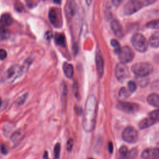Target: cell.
<instances>
[{
	"mask_svg": "<svg viewBox=\"0 0 159 159\" xmlns=\"http://www.w3.org/2000/svg\"><path fill=\"white\" fill-rule=\"evenodd\" d=\"M148 116L150 117H151L152 118H153V119H155L157 122H158V110H155V111H153L151 112H150L148 114Z\"/></svg>",
	"mask_w": 159,
	"mask_h": 159,
	"instance_id": "29",
	"label": "cell"
},
{
	"mask_svg": "<svg viewBox=\"0 0 159 159\" xmlns=\"http://www.w3.org/2000/svg\"><path fill=\"white\" fill-rule=\"evenodd\" d=\"M131 70L137 76L145 77L152 73L153 66L148 63H137L132 65Z\"/></svg>",
	"mask_w": 159,
	"mask_h": 159,
	"instance_id": "2",
	"label": "cell"
},
{
	"mask_svg": "<svg viewBox=\"0 0 159 159\" xmlns=\"http://www.w3.org/2000/svg\"><path fill=\"white\" fill-rule=\"evenodd\" d=\"M137 89V84L133 81H130L127 83V89L130 93H134Z\"/></svg>",
	"mask_w": 159,
	"mask_h": 159,
	"instance_id": "25",
	"label": "cell"
},
{
	"mask_svg": "<svg viewBox=\"0 0 159 159\" xmlns=\"http://www.w3.org/2000/svg\"><path fill=\"white\" fill-rule=\"evenodd\" d=\"M53 1L56 3V4H60L61 2V0H53Z\"/></svg>",
	"mask_w": 159,
	"mask_h": 159,
	"instance_id": "40",
	"label": "cell"
},
{
	"mask_svg": "<svg viewBox=\"0 0 159 159\" xmlns=\"http://www.w3.org/2000/svg\"><path fill=\"white\" fill-rule=\"evenodd\" d=\"M55 41L57 45L62 47L65 46V37L63 34H56L55 35Z\"/></svg>",
	"mask_w": 159,
	"mask_h": 159,
	"instance_id": "21",
	"label": "cell"
},
{
	"mask_svg": "<svg viewBox=\"0 0 159 159\" xmlns=\"http://www.w3.org/2000/svg\"><path fill=\"white\" fill-rule=\"evenodd\" d=\"M130 94L131 93L129 91V90L127 88L122 87L119 91V97L121 99H125L127 98Z\"/></svg>",
	"mask_w": 159,
	"mask_h": 159,
	"instance_id": "22",
	"label": "cell"
},
{
	"mask_svg": "<svg viewBox=\"0 0 159 159\" xmlns=\"http://www.w3.org/2000/svg\"><path fill=\"white\" fill-rule=\"evenodd\" d=\"M48 19L52 24L59 28L62 25V18L61 12L59 9L51 8L48 12Z\"/></svg>",
	"mask_w": 159,
	"mask_h": 159,
	"instance_id": "7",
	"label": "cell"
},
{
	"mask_svg": "<svg viewBox=\"0 0 159 159\" xmlns=\"http://www.w3.org/2000/svg\"><path fill=\"white\" fill-rule=\"evenodd\" d=\"M127 151H128L127 147L125 145H123V146L120 147V148H119V153H120V155H122L125 154Z\"/></svg>",
	"mask_w": 159,
	"mask_h": 159,
	"instance_id": "34",
	"label": "cell"
},
{
	"mask_svg": "<svg viewBox=\"0 0 159 159\" xmlns=\"http://www.w3.org/2000/svg\"><path fill=\"white\" fill-rule=\"evenodd\" d=\"M65 12L68 19L71 18L73 16H74L76 12V7L73 1H70L67 2L65 8Z\"/></svg>",
	"mask_w": 159,
	"mask_h": 159,
	"instance_id": "16",
	"label": "cell"
},
{
	"mask_svg": "<svg viewBox=\"0 0 159 159\" xmlns=\"http://www.w3.org/2000/svg\"><path fill=\"white\" fill-rule=\"evenodd\" d=\"M12 23V18L8 13L3 14L0 18V26L6 27L10 26Z\"/></svg>",
	"mask_w": 159,
	"mask_h": 159,
	"instance_id": "15",
	"label": "cell"
},
{
	"mask_svg": "<svg viewBox=\"0 0 159 159\" xmlns=\"http://www.w3.org/2000/svg\"><path fill=\"white\" fill-rule=\"evenodd\" d=\"M117 55L120 63L124 64L131 61L134 57V51L128 46L120 47Z\"/></svg>",
	"mask_w": 159,
	"mask_h": 159,
	"instance_id": "4",
	"label": "cell"
},
{
	"mask_svg": "<svg viewBox=\"0 0 159 159\" xmlns=\"http://www.w3.org/2000/svg\"><path fill=\"white\" fill-rule=\"evenodd\" d=\"M111 27L115 34V35L119 38H122L124 33H123V29L122 27L120 24V23L117 20H113L111 22Z\"/></svg>",
	"mask_w": 159,
	"mask_h": 159,
	"instance_id": "13",
	"label": "cell"
},
{
	"mask_svg": "<svg viewBox=\"0 0 159 159\" xmlns=\"http://www.w3.org/2000/svg\"><path fill=\"white\" fill-rule=\"evenodd\" d=\"M149 45L154 48H158L159 46V33L158 31L155 32L149 39Z\"/></svg>",
	"mask_w": 159,
	"mask_h": 159,
	"instance_id": "20",
	"label": "cell"
},
{
	"mask_svg": "<svg viewBox=\"0 0 159 159\" xmlns=\"http://www.w3.org/2000/svg\"><path fill=\"white\" fill-rule=\"evenodd\" d=\"M138 155V150L137 148H132L128 150L125 154L120 155L119 159H135Z\"/></svg>",
	"mask_w": 159,
	"mask_h": 159,
	"instance_id": "19",
	"label": "cell"
},
{
	"mask_svg": "<svg viewBox=\"0 0 159 159\" xmlns=\"http://www.w3.org/2000/svg\"><path fill=\"white\" fill-rule=\"evenodd\" d=\"M111 45L114 47V52L117 53V52H119V49L120 48V43H119V42L116 40V39H112L111 40Z\"/></svg>",
	"mask_w": 159,
	"mask_h": 159,
	"instance_id": "27",
	"label": "cell"
},
{
	"mask_svg": "<svg viewBox=\"0 0 159 159\" xmlns=\"http://www.w3.org/2000/svg\"><path fill=\"white\" fill-rule=\"evenodd\" d=\"M117 108L127 114H134L139 111V106L137 104L124 101L119 102Z\"/></svg>",
	"mask_w": 159,
	"mask_h": 159,
	"instance_id": "10",
	"label": "cell"
},
{
	"mask_svg": "<svg viewBox=\"0 0 159 159\" xmlns=\"http://www.w3.org/2000/svg\"><path fill=\"white\" fill-rule=\"evenodd\" d=\"M32 61V59H31L30 58H27V59L24 61L23 65L21 66V69H22L23 73L25 72V71H26L28 70V68H29V67L30 66V65Z\"/></svg>",
	"mask_w": 159,
	"mask_h": 159,
	"instance_id": "26",
	"label": "cell"
},
{
	"mask_svg": "<svg viewBox=\"0 0 159 159\" xmlns=\"http://www.w3.org/2000/svg\"><path fill=\"white\" fill-rule=\"evenodd\" d=\"M143 7L141 0H129L124 6V13L125 15H132Z\"/></svg>",
	"mask_w": 159,
	"mask_h": 159,
	"instance_id": "6",
	"label": "cell"
},
{
	"mask_svg": "<svg viewBox=\"0 0 159 159\" xmlns=\"http://www.w3.org/2000/svg\"><path fill=\"white\" fill-rule=\"evenodd\" d=\"M156 122H157L155 119H153V118H152L151 117L148 116L147 117L142 119L139 122V127L140 129H147V128L150 127L151 125H153Z\"/></svg>",
	"mask_w": 159,
	"mask_h": 159,
	"instance_id": "14",
	"label": "cell"
},
{
	"mask_svg": "<svg viewBox=\"0 0 159 159\" xmlns=\"http://www.w3.org/2000/svg\"><path fill=\"white\" fill-rule=\"evenodd\" d=\"M89 159H94V158H89Z\"/></svg>",
	"mask_w": 159,
	"mask_h": 159,
	"instance_id": "44",
	"label": "cell"
},
{
	"mask_svg": "<svg viewBox=\"0 0 159 159\" xmlns=\"http://www.w3.org/2000/svg\"><path fill=\"white\" fill-rule=\"evenodd\" d=\"M122 139L127 143H134L136 142L139 138V134L137 130L132 127L128 126L124 129L122 134Z\"/></svg>",
	"mask_w": 159,
	"mask_h": 159,
	"instance_id": "5",
	"label": "cell"
},
{
	"mask_svg": "<svg viewBox=\"0 0 159 159\" xmlns=\"http://www.w3.org/2000/svg\"><path fill=\"white\" fill-rule=\"evenodd\" d=\"M27 94H24L23 96H20L17 101V104L19 106L20 105H22L24 102L25 101L26 99H27Z\"/></svg>",
	"mask_w": 159,
	"mask_h": 159,
	"instance_id": "30",
	"label": "cell"
},
{
	"mask_svg": "<svg viewBox=\"0 0 159 159\" xmlns=\"http://www.w3.org/2000/svg\"><path fill=\"white\" fill-rule=\"evenodd\" d=\"M146 26L148 28H150V29H158L159 27V21L158 19L157 20H154L152 21H150L149 22H148L146 25Z\"/></svg>",
	"mask_w": 159,
	"mask_h": 159,
	"instance_id": "24",
	"label": "cell"
},
{
	"mask_svg": "<svg viewBox=\"0 0 159 159\" xmlns=\"http://www.w3.org/2000/svg\"><path fill=\"white\" fill-rule=\"evenodd\" d=\"M75 87H76V88L77 89V84H75ZM76 93H77V91H76H76H75V94L76 95Z\"/></svg>",
	"mask_w": 159,
	"mask_h": 159,
	"instance_id": "42",
	"label": "cell"
},
{
	"mask_svg": "<svg viewBox=\"0 0 159 159\" xmlns=\"http://www.w3.org/2000/svg\"><path fill=\"white\" fill-rule=\"evenodd\" d=\"M22 73L23 72L21 66L17 65H14L7 70L5 75V78L9 81H14L20 77Z\"/></svg>",
	"mask_w": 159,
	"mask_h": 159,
	"instance_id": "8",
	"label": "cell"
},
{
	"mask_svg": "<svg viewBox=\"0 0 159 159\" xmlns=\"http://www.w3.org/2000/svg\"><path fill=\"white\" fill-rule=\"evenodd\" d=\"M9 36V32L6 27L0 26V37L2 39H6Z\"/></svg>",
	"mask_w": 159,
	"mask_h": 159,
	"instance_id": "23",
	"label": "cell"
},
{
	"mask_svg": "<svg viewBox=\"0 0 159 159\" xmlns=\"http://www.w3.org/2000/svg\"><path fill=\"white\" fill-rule=\"evenodd\" d=\"M85 1H86V3L87 4V5L89 6L92 2V0H85Z\"/></svg>",
	"mask_w": 159,
	"mask_h": 159,
	"instance_id": "41",
	"label": "cell"
},
{
	"mask_svg": "<svg viewBox=\"0 0 159 159\" xmlns=\"http://www.w3.org/2000/svg\"><path fill=\"white\" fill-rule=\"evenodd\" d=\"M43 158H44V159H48V153H47V151H45V152H44Z\"/></svg>",
	"mask_w": 159,
	"mask_h": 159,
	"instance_id": "39",
	"label": "cell"
},
{
	"mask_svg": "<svg viewBox=\"0 0 159 159\" xmlns=\"http://www.w3.org/2000/svg\"><path fill=\"white\" fill-rule=\"evenodd\" d=\"M108 150H109V152L111 153L113 151V145L112 143V142H109L108 143Z\"/></svg>",
	"mask_w": 159,
	"mask_h": 159,
	"instance_id": "37",
	"label": "cell"
},
{
	"mask_svg": "<svg viewBox=\"0 0 159 159\" xmlns=\"http://www.w3.org/2000/svg\"><path fill=\"white\" fill-rule=\"evenodd\" d=\"M132 46L139 52H144L148 47V42L145 37L141 34H135L131 39Z\"/></svg>",
	"mask_w": 159,
	"mask_h": 159,
	"instance_id": "3",
	"label": "cell"
},
{
	"mask_svg": "<svg viewBox=\"0 0 159 159\" xmlns=\"http://www.w3.org/2000/svg\"><path fill=\"white\" fill-rule=\"evenodd\" d=\"M7 57V52L4 49H0V60H4Z\"/></svg>",
	"mask_w": 159,
	"mask_h": 159,
	"instance_id": "32",
	"label": "cell"
},
{
	"mask_svg": "<svg viewBox=\"0 0 159 159\" xmlns=\"http://www.w3.org/2000/svg\"><path fill=\"white\" fill-rule=\"evenodd\" d=\"M96 68L98 71V73L100 78L102 77L104 73V59L100 52H98L96 55Z\"/></svg>",
	"mask_w": 159,
	"mask_h": 159,
	"instance_id": "12",
	"label": "cell"
},
{
	"mask_svg": "<svg viewBox=\"0 0 159 159\" xmlns=\"http://www.w3.org/2000/svg\"><path fill=\"white\" fill-rule=\"evenodd\" d=\"M75 109H76V111H78V114H81V111H82V109H81V107H76L75 108Z\"/></svg>",
	"mask_w": 159,
	"mask_h": 159,
	"instance_id": "38",
	"label": "cell"
},
{
	"mask_svg": "<svg viewBox=\"0 0 159 159\" xmlns=\"http://www.w3.org/2000/svg\"><path fill=\"white\" fill-rule=\"evenodd\" d=\"M96 110V99L94 96H90L88 98L86 101L83 119V129L87 132H91L95 127Z\"/></svg>",
	"mask_w": 159,
	"mask_h": 159,
	"instance_id": "1",
	"label": "cell"
},
{
	"mask_svg": "<svg viewBox=\"0 0 159 159\" xmlns=\"http://www.w3.org/2000/svg\"><path fill=\"white\" fill-rule=\"evenodd\" d=\"M60 144L57 143L54 147V159H58L60 157Z\"/></svg>",
	"mask_w": 159,
	"mask_h": 159,
	"instance_id": "28",
	"label": "cell"
},
{
	"mask_svg": "<svg viewBox=\"0 0 159 159\" xmlns=\"http://www.w3.org/2000/svg\"><path fill=\"white\" fill-rule=\"evenodd\" d=\"M123 1L124 0H112L113 5L116 7H118L119 6H120Z\"/></svg>",
	"mask_w": 159,
	"mask_h": 159,
	"instance_id": "35",
	"label": "cell"
},
{
	"mask_svg": "<svg viewBox=\"0 0 159 159\" xmlns=\"http://www.w3.org/2000/svg\"><path fill=\"white\" fill-rule=\"evenodd\" d=\"M157 0H141V1L143 4V6H147L151 5L153 3H154Z\"/></svg>",
	"mask_w": 159,
	"mask_h": 159,
	"instance_id": "31",
	"label": "cell"
},
{
	"mask_svg": "<svg viewBox=\"0 0 159 159\" xmlns=\"http://www.w3.org/2000/svg\"><path fill=\"white\" fill-rule=\"evenodd\" d=\"M147 102L152 106L158 107L159 106V96L156 93H152L148 96Z\"/></svg>",
	"mask_w": 159,
	"mask_h": 159,
	"instance_id": "17",
	"label": "cell"
},
{
	"mask_svg": "<svg viewBox=\"0 0 159 159\" xmlns=\"http://www.w3.org/2000/svg\"><path fill=\"white\" fill-rule=\"evenodd\" d=\"M1 104H2V101H1V99L0 98V107L1 106Z\"/></svg>",
	"mask_w": 159,
	"mask_h": 159,
	"instance_id": "43",
	"label": "cell"
},
{
	"mask_svg": "<svg viewBox=\"0 0 159 159\" xmlns=\"http://www.w3.org/2000/svg\"><path fill=\"white\" fill-rule=\"evenodd\" d=\"M141 156L143 159H158L159 150L157 148H147L142 152Z\"/></svg>",
	"mask_w": 159,
	"mask_h": 159,
	"instance_id": "11",
	"label": "cell"
},
{
	"mask_svg": "<svg viewBox=\"0 0 159 159\" xmlns=\"http://www.w3.org/2000/svg\"><path fill=\"white\" fill-rule=\"evenodd\" d=\"M73 142L72 139L68 140V141L67 142V143H66V148H67L68 151L71 150L72 147H73Z\"/></svg>",
	"mask_w": 159,
	"mask_h": 159,
	"instance_id": "33",
	"label": "cell"
},
{
	"mask_svg": "<svg viewBox=\"0 0 159 159\" xmlns=\"http://www.w3.org/2000/svg\"><path fill=\"white\" fill-rule=\"evenodd\" d=\"M53 37V34L51 31H48L46 32L45 35V37L47 40H50Z\"/></svg>",
	"mask_w": 159,
	"mask_h": 159,
	"instance_id": "36",
	"label": "cell"
},
{
	"mask_svg": "<svg viewBox=\"0 0 159 159\" xmlns=\"http://www.w3.org/2000/svg\"><path fill=\"white\" fill-rule=\"evenodd\" d=\"M63 70L65 75L68 78H71L73 76V65L67 62H65L63 65Z\"/></svg>",
	"mask_w": 159,
	"mask_h": 159,
	"instance_id": "18",
	"label": "cell"
},
{
	"mask_svg": "<svg viewBox=\"0 0 159 159\" xmlns=\"http://www.w3.org/2000/svg\"><path fill=\"white\" fill-rule=\"evenodd\" d=\"M115 75L117 80L120 82L125 80L129 76V71L127 66L124 63H118L116 66Z\"/></svg>",
	"mask_w": 159,
	"mask_h": 159,
	"instance_id": "9",
	"label": "cell"
}]
</instances>
